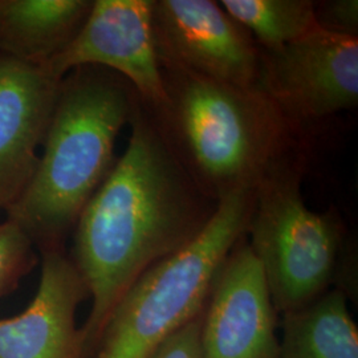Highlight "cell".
I'll list each match as a JSON object with an SVG mask.
<instances>
[{"label":"cell","instance_id":"obj_1","mask_svg":"<svg viewBox=\"0 0 358 358\" xmlns=\"http://www.w3.org/2000/svg\"><path fill=\"white\" fill-rule=\"evenodd\" d=\"M128 148L77 219L73 263L92 297L81 334L94 350L120 299L154 263L178 251L214 210L155 122L137 105ZM217 207V206H215Z\"/></svg>","mask_w":358,"mask_h":358},{"label":"cell","instance_id":"obj_2","mask_svg":"<svg viewBox=\"0 0 358 358\" xmlns=\"http://www.w3.org/2000/svg\"><path fill=\"white\" fill-rule=\"evenodd\" d=\"M138 103L112 73L83 66L60 83L38 169L10 208L40 251L63 248L65 235L115 166V143Z\"/></svg>","mask_w":358,"mask_h":358},{"label":"cell","instance_id":"obj_3","mask_svg":"<svg viewBox=\"0 0 358 358\" xmlns=\"http://www.w3.org/2000/svg\"><path fill=\"white\" fill-rule=\"evenodd\" d=\"M169 121L182 165L207 196L219 201L255 190L284 165L289 118L262 90H245L164 68Z\"/></svg>","mask_w":358,"mask_h":358},{"label":"cell","instance_id":"obj_4","mask_svg":"<svg viewBox=\"0 0 358 358\" xmlns=\"http://www.w3.org/2000/svg\"><path fill=\"white\" fill-rule=\"evenodd\" d=\"M254 202L252 189L227 194L190 242L146 269L117 303L96 358H146L198 319L219 269L247 232Z\"/></svg>","mask_w":358,"mask_h":358},{"label":"cell","instance_id":"obj_5","mask_svg":"<svg viewBox=\"0 0 358 358\" xmlns=\"http://www.w3.org/2000/svg\"><path fill=\"white\" fill-rule=\"evenodd\" d=\"M247 231L278 313L306 307L328 291L341 247V223L332 211L308 208L300 174L288 164L257 185Z\"/></svg>","mask_w":358,"mask_h":358},{"label":"cell","instance_id":"obj_6","mask_svg":"<svg viewBox=\"0 0 358 358\" xmlns=\"http://www.w3.org/2000/svg\"><path fill=\"white\" fill-rule=\"evenodd\" d=\"M153 29L161 66L259 90L260 48L217 1H153Z\"/></svg>","mask_w":358,"mask_h":358},{"label":"cell","instance_id":"obj_7","mask_svg":"<svg viewBox=\"0 0 358 358\" xmlns=\"http://www.w3.org/2000/svg\"><path fill=\"white\" fill-rule=\"evenodd\" d=\"M259 90L291 120H321L358 103V38L315 28L263 51Z\"/></svg>","mask_w":358,"mask_h":358},{"label":"cell","instance_id":"obj_8","mask_svg":"<svg viewBox=\"0 0 358 358\" xmlns=\"http://www.w3.org/2000/svg\"><path fill=\"white\" fill-rule=\"evenodd\" d=\"M83 66H103L125 77L143 100L165 106L166 88L153 29V0H96L76 36L45 65L64 78Z\"/></svg>","mask_w":358,"mask_h":358},{"label":"cell","instance_id":"obj_9","mask_svg":"<svg viewBox=\"0 0 358 358\" xmlns=\"http://www.w3.org/2000/svg\"><path fill=\"white\" fill-rule=\"evenodd\" d=\"M263 268L250 244L239 242L217 272L201 316L202 358H282Z\"/></svg>","mask_w":358,"mask_h":358},{"label":"cell","instance_id":"obj_10","mask_svg":"<svg viewBox=\"0 0 358 358\" xmlns=\"http://www.w3.org/2000/svg\"><path fill=\"white\" fill-rule=\"evenodd\" d=\"M43 66L0 55V208L24 192L38 165L60 83Z\"/></svg>","mask_w":358,"mask_h":358},{"label":"cell","instance_id":"obj_11","mask_svg":"<svg viewBox=\"0 0 358 358\" xmlns=\"http://www.w3.org/2000/svg\"><path fill=\"white\" fill-rule=\"evenodd\" d=\"M38 292L24 312L0 319V358H84L76 312L90 296L63 248L41 251Z\"/></svg>","mask_w":358,"mask_h":358},{"label":"cell","instance_id":"obj_12","mask_svg":"<svg viewBox=\"0 0 358 358\" xmlns=\"http://www.w3.org/2000/svg\"><path fill=\"white\" fill-rule=\"evenodd\" d=\"M90 0H0V55L43 66L76 36Z\"/></svg>","mask_w":358,"mask_h":358},{"label":"cell","instance_id":"obj_13","mask_svg":"<svg viewBox=\"0 0 358 358\" xmlns=\"http://www.w3.org/2000/svg\"><path fill=\"white\" fill-rule=\"evenodd\" d=\"M282 358H358V329L341 289L282 315Z\"/></svg>","mask_w":358,"mask_h":358},{"label":"cell","instance_id":"obj_14","mask_svg":"<svg viewBox=\"0 0 358 358\" xmlns=\"http://www.w3.org/2000/svg\"><path fill=\"white\" fill-rule=\"evenodd\" d=\"M219 4L263 51L279 50L319 27L315 1L309 0H223Z\"/></svg>","mask_w":358,"mask_h":358},{"label":"cell","instance_id":"obj_15","mask_svg":"<svg viewBox=\"0 0 358 358\" xmlns=\"http://www.w3.org/2000/svg\"><path fill=\"white\" fill-rule=\"evenodd\" d=\"M34 242L13 220L0 223V297L11 294L36 264Z\"/></svg>","mask_w":358,"mask_h":358},{"label":"cell","instance_id":"obj_16","mask_svg":"<svg viewBox=\"0 0 358 358\" xmlns=\"http://www.w3.org/2000/svg\"><path fill=\"white\" fill-rule=\"evenodd\" d=\"M315 13L317 26L320 28L357 38V0H332L315 3Z\"/></svg>","mask_w":358,"mask_h":358},{"label":"cell","instance_id":"obj_17","mask_svg":"<svg viewBox=\"0 0 358 358\" xmlns=\"http://www.w3.org/2000/svg\"><path fill=\"white\" fill-rule=\"evenodd\" d=\"M201 316L169 337L146 358H202Z\"/></svg>","mask_w":358,"mask_h":358}]
</instances>
